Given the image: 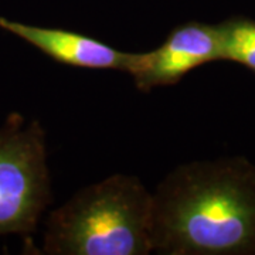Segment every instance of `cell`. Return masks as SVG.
<instances>
[{
	"label": "cell",
	"mask_w": 255,
	"mask_h": 255,
	"mask_svg": "<svg viewBox=\"0 0 255 255\" xmlns=\"http://www.w3.org/2000/svg\"><path fill=\"white\" fill-rule=\"evenodd\" d=\"M51 201L46 132L13 112L0 128V236L30 237Z\"/></svg>",
	"instance_id": "3957f363"
},
{
	"label": "cell",
	"mask_w": 255,
	"mask_h": 255,
	"mask_svg": "<svg viewBox=\"0 0 255 255\" xmlns=\"http://www.w3.org/2000/svg\"><path fill=\"white\" fill-rule=\"evenodd\" d=\"M153 193L136 176L112 174L77 191L46 220L48 255H146Z\"/></svg>",
	"instance_id": "7a4b0ae2"
},
{
	"label": "cell",
	"mask_w": 255,
	"mask_h": 255,
	"mask_svg": "<svg viewBox=\"0 0 255 255\" xmlns=\"http://www.w3.org/2000/svg\"><path fill=\"white\" fill-rule=\"evenodd\" d=\"M220 60L217 24L186 21L167 34L160 46L146 53H132L127 73L142 92L180 82L203 64Z\"/></svg>",
	"instance_id": "277c9868"
},
{
	"label": "cell",
	"mask_w": 255,
	"mask_h": 255,
	"mask_svg": "<svg viewBox=\"0 0 255 255\" xmlns=\"http://www.w3.org/2000/svg\"><path fill=\"white\" fill-rule=\"evenodd\" d=\"M0 28L36 47L57 63L87 70L127 73L132 53L114 48L98 38L58 27H41L0 17Z\"/></svg>",
	"instance_id": "5b68a950"
},
{
	"label": "cell",
	"mask_w": 255,
	"mask_h": 255,
	"mask_svg": "<svg viewBox=\"0 0 255 255\" xmlns=\"http://www.w3.org/2000/svg\"><path fill=\"white\" fill-rule=\"evenodd\" d=\"M152 246L164 255L255 254V164L224 157L176 167L153 193Z\"/></svg>",
	"instance_id": "6da1fadb"
},
{
	"label": "cell",
	"mask_w": 255,
	"mask_h": 255,
	"mask_svg": "<svg viewBox=\"0 0 255 255\" xmlns=\"http://www.w3.org/2000/svg\"><path fill=\"white\" fill-rule=\"evenodd\" d=\"M220 31V60L243 64L255 73V21L233 17L217 24Z\"/></svg>",
	"instance_id": "8992f818"
}]
</instances>
